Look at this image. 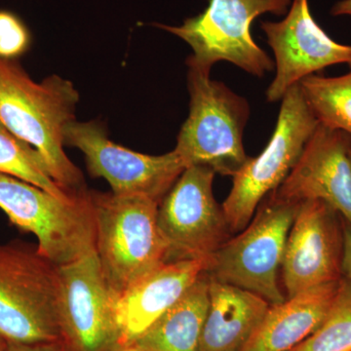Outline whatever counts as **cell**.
<instances>
[{
    "mask_svg": "<svg viewBox=\"0 0 351 351\" xmlns=\"http://www.w3.org/2000/svg\"><path fill=\"white\" fill-rule=\"evenodd\" d=\"M209 308V277L203 272L175 304L132 341L142 351H199Z\"/></svg>",
    "mask_w": 351,
    "mask_h": 351,
    "instance_id": "ac0fdd59",
    "label": "cell"
},
{
    "mask_svg": "<svg viewBox=\"0 0 351 351\" xmlns=\"http://www.w3.org/2000/svg\"><path fill=\"white\" fill-rule=\"evenodd\" d=\"M0 209L14 226L38 239L39 253L57 267L96 251L91 191L62 199L0 173Z\"/></svg>",
    "mask_w": 351,
    "mask_h": 351,
    "instance_id": "277c9868",
    "label": "cell"
},
{
    "mask_svg": "<svg viewBox=\"0 0 351 351\" xmlns=\"http://www.w3.org/2000/svg\"><path fill=\"white\" fill-rule=\"evenodd\" d=\"M261 27L276 57V78L265 94L269 103L282 100L291 87L327 66H351V45L328 36L314 19L308 0H292L282 20L263 22Z\"/></svg>",
    "mask_w": 351,
    "mask_h": 351,
    "instance_id": "4fadbf2b",
    "label": "cell"
},
{
    "mask_svg": "<svg viewBox=\"0 0 351 351\" xmlns=\"http://www.w3.org/2000/svg\"><path fill=\"white\" fill-rule=\"evenodd\" d=\"M332 16H350L351 17V0H339L332 7Z\"/></svg>",
    "mask_w": 351,
    "mask_h": 351,
    "instance_id": "d4e9b609",
    "label": "cell"
},
{
    "mask_svg": "<svg viewBox=\"0 0 351 351\" xmlns=\"http://www.w3.org/2000/svg\"><path fill=\"white\" fill-rule=\"evenodd\" d=\"M339 285V281L308 289L282 304L270 306L242 351L293 350L320 326L336 298Z\"/></svg>",
    "mask_w": 351,
    "mask_h": 351,
    "instance_id": "e0dca14e",
    "label": "cell"
},
{
    "mask_svg": "<svg viewBox=\"0 0 351 351\" xmlns=\"http://www.w3.org/2000/svg\"><path fill=\"white\" fill-rule=\"evenodd\" d=\"M289 351H351V286L339 281L326 317L304 341Z\"/></svg>",
    "mask_w": 351,
    "mask_h": 351,
    "instance_id": "44dd1931",
    "label": "cell"
},
{
    "mask_svg": "<svg viewBox=\"0 0 351 351\" xmlns=\"http://www.w3.org/2000/svg\"><path fill=\"white\" fill-rule=\"evenodd\" d=\"M269 306L250 291L209 277V308L199 351H242Z\"/></svg>",
    "mask_w": 351,
    "mask_h": 351,
    "instance_id": "2e32d148",
    "label": "cell"
},
{
    "mask_svg": "<svg viewBox=\"0 0 351 351\" xmlns=\"http://www.w3.org/2000/svg\"><path fill=\"white\" fill-rule=\"evenodd\" d=\"M77 90L58 75L34 82L17 60L0 58V120L32 145L53 180L69 195L87 191L82 171L64 151V127L75 120Z\"/></svg>",
    "mask_w": 351,
    "mask_h": 351,
    "instance_id": "6da1fadb",
    "label": "cell"
},
{
    "mask_svg": "<svg viewBox=\"0 0 351 351\" xmlns=\"http://www.w3.org/2000/svg\"><path fill=\"white\" fill-rule=\"evenodd\" d=\"M31 41L25 23L16 14L0 10V58L17 60L29 50Z\"/></svg>",
    "mask_w": 351,
    "mask_h": 351,
    "instance_id": "7402d4cb",
    "label": "cell"
},
{
    "mask_svg": "<svg viewBox=\"0 0 351 351\" xmlns=\"http://www.w3.org/2000/svg\"><path fill=\"white\" fill-rule=\"evenodd\" d=\"M351 137L318 124L293 169L272 191L279 199L322 200L351 226Z\"/></svg>",
    "mask_w": 351,
    "mask_h": 351,
    "instance_id": "5bb4252c",
    "label": "cell"
},
{
    "mask_svg": "<svg viewBox=\"0 0 351 351\" xmlns=\"http://www.w3.org/2000/svg\"><path fill=\"white\" fill-rule=\"evenodd\" d=\"M281 101L269 144L257 157H249L233 177L232 191L221 205L232 233L242 232L265 196L282 184L319 124L300 83L291 87Z\"/></svg>",
    "mask_w": 351,
    "mask_h": 351,
    "instance_id": "ba28073f",
    "label": "cell"
},
{
    "mask_svg": "<svg viewBox=\"0 0 351 351\" xmlns=\"http://www.w3.org/2000/svg\"><path fill=\"white\" fill-rule=\"evenodd\" d=\"M113 351H142L132 343H119Z\"/></svg>",
    "mask_w": 351,
    "mask_h": 351,
    "instance_id": "484cf974",
    "label": "cell"
},
{
    "mask_svg": "<svg viewBox=\"0 0 351 351\" xmlns=\"http://www.w3.org/2000/svg\"><path fill=\"white\" fill-rule=\"evenodd\" d=\"M343 232H345V245H343L341 270H343V278L346 279L351 286V226L348 225L346 221Z\"/></svg>",
    "mask_w": 351,
    "mask_h": 351,
    "instance_id": "cb8c5ba5",
    "label": "cell"
},
{
    "mask_svg": "<svg viewBox=\"0 0 351 351\" xmlns=\"http://www.w3.org/2000/svg\"><path fill=\"white\" fill-rule=\"evenodd\" d=\"M208 261H170L112 298L120 343H132L179 301L207 269Z\"/></svg>",
    "mask_w": 351,
    "mask_h": 351,
    "instance_id": "9a60e30c",
    "label": "cell"
},
{
    "mask_svg": "<svg viewBox=\"0 0 351 351\" xmlns=\"http://www.w3.org/2000/svg\"><path fill=\"white\" fill-rule=\"evenodd\" d=\"M189 114L182 124L175 152L186 168L203 166L223 176L234 177L249 156L243 134L250 106L210 73L189 66Z\"/></svg>",
    "mask_w": 351,
    "mask_h": 351,
    "instance_id": "3957f363",
    "label": "cell"
},
{
    "mask_svg": "<svg viewBox=\"0 0 351 351\" xmlns=\"http://www.w3.org/2000/svg\"><path fill=\"white\" fill-rule=\"evenodd\" d=\"M292 0H210L207 8L181 25L154 24L186 41L193 54L188 66L211 73L218 62H230L263 77L274 68L271 58L254 40L251 27L265 14L284 16Z\"/></svg>",
    "mask_w": 351,
    "mask_h": 351,
    "instance_id": "52a82bcc",
    "label": "cell"
},
{
    "mask_svg": "<svg viewBox=\"0 0 351 351\" xmlns=\"http://www.w3.org/2000/svg\"><path fill=\"white\" fill-rule=\"evenodd\" d=\"M64 145L84 154L90 175L103 178L117 195H140L160 203L186 169L174 151L149 156L112 142L95 121L73 120L64 127Z\"/></svg>",
    "mask_w": 351,
    "mask_h": 351,
    "instance_id": "30bf717a",
    "label": "cell"
},
{
    "mask_svg": "<svg viewBox=\"0 0 351 351\" xmlns=\"http://www.w3.org/2000/svg\"><path fill=\"white\" fill-rule=\"evenodd\" d=\"M8 351H68L60 341L47 343H8Z\"/></svg>",
    "mask_w": 351,
    "mask_h": 351,
    "instance_id": "603a6c76",
    "label": "cell"
},
{
    "mask_svg": "<svg viewBox=\"0 0 351 351\" xmlns=\"http://www.w3.org/2000/svg\"><path fill=\"white\" fill-rule=\"evenodd\" d=\"M215 174L203 166H189L159 203L157 223L169 247V262L208 261L232 239L223 206L215 199Z\"/></svg>",
    "mask_w": 351,
    "mask_h": 351,
    "instance_id": "9c48e42d",
    "label": "cell"
},
{
    "mask_svg": "<svg viewBox=\"0 0 351 351\" xmlns=\"http://www.w3.org/2000/svg\"><path fill=\"white\" fill-rule=\"evenodd\" d=\"M345 219L322 200L302 201L289 232L282 262L286 299L343 278Z\"/></svg>",
    "mask_w": 351,
    "mask_h": 351,
    "instance_id": "7c38bea8",
    "label": "cell"
},
{
    "mask_svg": "<svg viewBox=\"0 0 351 351\" xmlns=\"http://www.w3.org/2000/svg\"><path fill=\"white\" fill-rule=\"evenodd\" d=\"M58 322L68 351H113L120 343L96 251L59 267Z\"/></svg>",
    "mask_w": 351,
    "mask_h": 351,
    "instance_id": "8fae6325",
    "label": "cell"
},
{
    "mask_svg": "<svg viewBox=\"0 0 351 351\" xmlns=\"http://www.w3.org/2000/svg\"><path fill=\"white\" fill-rule=\"evenodd\" d=\"M91 193L97 257L115 298L169 262V247L157 223L158 202L145 196Z\"/></svg>",
    "mask_w": 351,
    "mask_h": 351,
    "instance_id": "7a4b0ae2",
    "label": "cell"
},
{
    "mask_svg": "<svg viewBox=\"0 0 351 351\" xmlns=\"http://www.w3.org/2000/svg\"><path fill=\"white\" fill-rule=\"evenodd\" d=\"M350 154H351V152H350Z\"/></svg>",
    "mask_w": 351,
    "mask_h": 351,
    "instance_id": "83f0119b",
    "label": "cell"
},
{
    "mask_svg": "<svg viewBox=\"0 0 351 351\" xmlns=\"http://www.w3.org/2000/svg\"><path fill=\"white\" fill-rule=\"evenodd\" d=\"M0 173L38 186L62 199H69L77 195H69L58 186L46 169L45 164L38 152L9 130L1 120Z\"/></svg>",
    "mask_w": 351,
    "mask_h": 351,
    "instance_id": "ffe728a7",
    "label": "cell"
},
{
    "mask_svg": "<svg viewBox=\"0 0 351 351\" xmlns=\"http://www.w3.org/2000/svg\"><path fill=\"white\" fill-rule=\"evenodd\" d=\"M300 204L270 193L242 232L221 245L208 260V276L250 291L270 306L285 302L278 272Z\"/></svg>",
    "mask_w": 351,
    "mask_h": 351,
    "instance_id": "8992f818",
    "label": "cell"
},
{
    "mask_svg": "<svg viewBox=\"0 0 351 351\" xmlns=\"http://www.w3.org/2000/svg\"><path fill=\"white\" fill-rule=\"evenodd\" d=\"M59 267L38 246L0 244V336L8 343L60 341Z\"/></svg>",
    "mask_w": 351,
    "mask_h": 351,
    "instance_id": "5b68a950",
    "label": "cell"
},
{
    "mask_svg": "<svg viewBox=\"0 0 351 351\" xmlns=\"http://www.w3.org/2000/svg\"><path fill=\"white\" fill-rule=\"evenodd\" d=\"M300 85L319 123L351 137V69L335 77L307 76Z\"/></svg>",
    "mask_w": 351,
    "mask_h": 351,
    "instance_id": "d6986e66",
    "label": "cell"
},
{
    "mask_svg": "<svg viewBox=\"0 0 351 351\" xmlns=\"http://www.w3.org/2000/svg\"><path fill=\"white\" fill-rule=\"evenodd\" d=\"M0 351H8V341L0 336Z\"/></svg>",
    "mask_w": 351,
    "mask_h": 351,
    "instance_id": "4316f807",
    "label": "cell"
}]
</instances>
